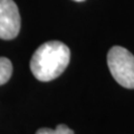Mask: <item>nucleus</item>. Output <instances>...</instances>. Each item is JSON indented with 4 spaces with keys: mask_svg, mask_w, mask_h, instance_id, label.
I'll return each mask as SVG.
<instances>
[{
    "mask_svg": "<svg viewBox=\"0 0 134 134\" xmlns=\"http://www.w3.org/2000/svg\"><path fill=\"white\" fill-rule=\"evenodd\" d=\"M70 50L62 41L52 40L39 46L30 60L32 75L40 82L57 78L69 64Z\"/></svg>",
    "mask_w": 134,
    "mask_h": 134,
    "instance_id": "obj_1",
    "label": "nucleus"
},
{
    "mask_svg": "<svg viewBox=\"0 0 134 134\" xmlns=\"http://www.w3.org/2000/svg\"><path fill=\"white\" fill-rule=\"evenodd\" d=\"M107 65L114 79L125 88H134V56L127 49L114 46L107 54Z\"/></svg>",
    "mask_w": 134,
    "mask_h": 134,
    "instance_id": "obj_2",
    "label": "nucleus"
},
{
    "mask_svg": "<svg viewBox=\"0 0 134 134\" xmlns=\"http://www.w3.org/2000/svg\"><path fill=\"white\" fill-rule=\"evenodd\" d=\"M20 15L14 0H0V38L9 40L18 36Z\"/></svg>",
    "mask_w": 134,
    "mask_h": 134,
    "instance_id": "obj_3",
    "label": "nucleus"
},
{
    "mask_svg": "<svg viewBox=\"0 0 134 134\" xmlns=\"http://www.w3.org/2000/svg\"><path fill=\"white\" fill-rule=\"evenodd\" d=\"M12 74L11 62L6 57H0V85L9 81Z\"/></svg>",
    "mask_w": 134,
    "mask_h": 134,
    "instance_id": "obj_4",
    "label": "nucleus"
},
{
    "mask_svg": "<svg viewBox=\"0 0 134 134\" xmlns=\"http://www.w3.org/2000/svg\"><path fill=\"white\" fill-rule=\"evenodd\" d=\"M36 134H74V131L70 130L65 124H59L55 130H52L48 127L39 129L38 131L36 132Z\"/></svg>",
    "mask_w": 134,
    "mask_h": 134,
    "instance_id": "obj_5",
    "label": "nucleus"
},
{
    "mask_svg": "<svg viewBox=\"0 0 134 134\" xmlns=\"http://www.w3.org/2000/svg\"><path fill=\"white\" fill-rule=\"evenodd\" d=\"M73 1H77V2H81V1H84V0H73Z\"/></svg>",
    "mask_w": 134,
    "mask_h": 134,
    "instance_id": "obj_6",
    "label": "nucleus"
}]
</instances>
